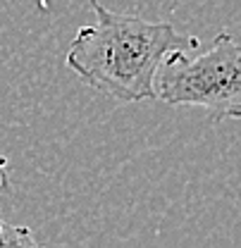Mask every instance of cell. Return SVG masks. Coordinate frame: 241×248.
Returning a JSON list of instances; mask_svg holds the SVG:
<instances>
[{
	"mask_svg": "<svg viewBox=\"0 0 241 248\" xmlns=\"http://www.w3.org/2000/svg\"><path fill=\"white\" fill-rule=\"evenodd\" d=\"M7 167V157L5 155H0V170H5Z\"/></svg>",
	"mask_w": 241,
	"mask_h": 248,
	"instance_id": "277c9868",
	"label": "cell"
},
{
	"mask_svg": "<svg viewBox=\"0 0 241 248\" xmlns=\"http://www.w3.org/2000/svg\"><path fill=\"white\" fill-rule=\"evenodd\" d=\"M96 22L72 38L64 64L86 86L122 103L155 100V74L175 50H196L201 41L179 33L170 22L122 15L91 0Z\"/></svg>",
	"mask_w": 241,
	"mask_h": 248,
	"instance_id": "6da1fadb",
	"label": "cell"
},
{
	"mask_svg": "<svg viewBox=\"0 0 241 248\" xmlns=\"http://www.w3.org/2000/svg\"><path fill=\"white\" fill-rule=\"evenodd\" d=\"M0 246H36V239L27 227H15L0 219Z\"/></svg>",
	"mask_w": 241,
	"mask_h": 248,
	"instance_id": "3957f363",
	"label": "cell"
},
{
	"mask_svg": "<svg viewBox=\"0 0 241 248\" xmlns=\"http://www.w3.org/2000/svg\"><path fill=\"white\" fill-rule=\"evenodd\" d=\"M155 100L203 108L215 122L241 120V43L222 31L196 58L170 53L155 74Z\"/></svg>",
	"mask_w": 241,
	"mask_h": 248,
	"instance_id": "7a4b0ae2",
	"label": "cell"
}]
</instances>
